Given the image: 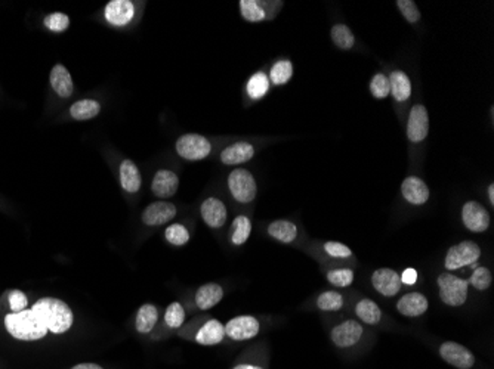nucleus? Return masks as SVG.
Returning <instances> with one entry per match:
<instances>
[{
	"label": "nucleus",
	"instance_id": "nucleus-6",
	"mask_svg": "<svg viewBox=\"0 0 494 369\" xmlns=\"http://www.w3.org/2000/svg\"><path fill=\"white\" fill-rule=\"evenodd\" d=\"M428 134H429L428 108H426L423 104H414L409 111V115H407V123H405L407 141H409L413 147H416V145H420L428 139Z\"/></svg>",
	"mask_w": 494,
	"mask_h": 369
},
{
	"label": "nucleus",
	"instance_id": "nucleus-12",
	"mask_svg": "<svg viewBox=\"0 0 494 369\" xmlns=\"http://www.w3.org/2000/svg\"><path fill=\"white\" fill-rule=\"evenodd\" d=\"M440 356L444 362L458 369H471L475 365V356L469 348L454 342H444L440 346Z\"/></svg>",
	"mask_w": 494,
	"mask_h": 369
},
{
	"label": "nucleus",
	"instance_id": "nucleus-8",
	"mask_svg": "<svg viewBox=\"0 0 494 369\" xmlns=\"http://www.w3.org/2000/svg\"><path fill=\"white\" fill-rule=\"evenodd\" d=\"M240 14L247 23H264L274 19L283 8V2L267 0H240Z\"/></svg>",
	"mask_w": 494,
	"mask_h": 369
},
{
	"label": "nucleus",
	"instance_id": "nucleus-36",
	"mask_svg": "<svg viewBox=\"0 0 494 369\" xmlns=\"http://www.w3.org/2000/svg\"><path fill=\"white\" fill-rule=\"evenodd\" d=\"M469 287L475 288L477 291H487L493 284V274L487 266H475L472 270L471 276L467 279Z\"/></svg>",
	"mask_w": 494,
	"mask_h": 369
},
{
	"label": "nucleus",
	"instance_id": "nucleus-15",
	"mask_svg": "<svg viewBox=\"0 0 494 369\" xmlns=\"http://www.w3.org/2000/svg\"><path fill=\"white\" fill-rule=\"evenodd\" d=\"M177 213L178 209L175 204L169 201H157L150 204V206L144 210L142 222L147 226H161L175 219Z\"/></svg>",
	"mask_w": 494,
	"mask_h": 369
},
{
	"label": "nucleus",
	"instance_id": "nucleus-26",
	"mask_svg": "<svg viewBox=\"0 0 494 369\" xmlns=\"http://www.w3.org/2000/svg\"><path fill=\"white\" fill-rule=\"evenodd\" d=\"M354 312H355L357 318L360 319L363 324L372 325V326L381 324V320L383 318L382 309L379 307V305H377L376 302H373L372 298L358 300L355 307H354Z\"/></svg>",
	"mask_w": 494,
	"mask_h": 369
},
{
	"label": "nucleus",
	"instance_id": "nucleus-9",
	"mask_svg": "<svg viewBox=\"0 0 494 369\" xmlns=\"http://www.w3.org/2000/svg\"><path fill=\"white\" fill-rule=\"evenodd\" d=\"M460 217L463 226L472 232V234H484V232L489 230L491 223L490 213L486 206L473 200L463 204Z\"/></svg>",
	"mask_w": 494,
	"mask_h": 369
},
{
	"label": "nucleus",
	"instance_id": "nucleus-46",
	"mask_svg": "<svg viewBox=\"0 0 494 369\" xmlns=\"http://www.w3.org/2000/svg\"><path fill=\"white\" fill-rule=\"evenodd\" d=\"M71 369H102V368L96 364H80V365H76Z\"/></svg>",
	"mask_w": 494,
	"mask_h": 369
},
{
	"label": "nucleus",
	"instance_id": "nucleus-31",
	"mask_svg": "<svg viewBox=\"0 0 494 369\" xmlns=\"http://www.w3.org/2000/svg\"><path fill=\"white\" fill-rule=\"evenodd\" d=\"M269 89H271V82L268 79V74H265L264 71L255 73L250 77L247 84H246V92L249 95V98L254 101L262 99L264 96L269 92Z\"/></svg>",
	"mask_w": 494,
	"mask_h": 369
},
{
	"label": "nucleus",
	"instance_id": "nucleus-23",
	"mask_svg": "<svg viewBox=\"0 0 494 369\" xmlns=\"http://www.w3.org/2000/svg\"><path fill=\"white\" fill-rule=\"evenodd\" d=\"M225 338V326L218 319H210L200 326L196 334V342L201 346H215Z\"/></svg>",
	"mask_w": 494,
	"mask_h": 369
},
{
	"label": "nucleus",
	"instance_id": "nucleus-40",
	"mask_svg": "<svg viewBox=\"0 0 494 369\" xmlns=\"http://www.w3.org/2000/svg\"><path fill=\"white\" fill-rule=\"evenodd\" d=\"M395 5H396V8H398V11L403 15V18L409 24L416 25L420 21V18H422L420 11H419L418 5H416L413 0H396Z\"/></svg>",
	"mask_w": 494,
	"mask_h": 369
},
{
	"label": "nucleus",
	"instance_id": "nucleus-27",
	"mask_svg": "<svg viewBox=\"0 0 494 369\" xmlns=\"http://www.w3.org/2000/svg\"><path fill=\"white\" fill-rule=\"evenodd\" d=\"M120 183L126 192L135 193L141 189L142 179L137 164L131 160H123L120 164Z\"/></svg>",
	"mask_w": 494,
	"mask_h": 369
},
{
	"label": "nucleus",
	"instance_id": "nucleus-17",
	"mask_svg": "<svg viewBox=\"0 0 494 369\" xmlns=\"http://www.w3.org/2000/svg\"><path fill=\"white\" fill-rule=\"evenodd\" d=\"M429 300L419 291H412V293L403 294L398 302H396V310L398 313L405 318H419L428 312Z\"/></svg>",
	"mask_w": 494,
	"mask_h": 369
},
{
	"label": "nucleus",
	"instance_id": "nucleus-41",
	"mask_svg": "<svg viewBox=\"0 0 494 369\" xmlns=\"http://www.w3.org/2000/svg\"><path fill=\"white\" fill-rule=\"evenodd\" d=\"M323 251L328 257L335 260H348L352 257V250L337 241H326L323 244Z\"/></svg>",
	"mask_w": 494,
	"mask_h": 369
},
{
	"label": "nucleus",
	"instance_id": "nucleus-24",
	"mask_svg": "<svg viewBox=\"0 0 494 369\" xmlns=\"http://www.w3.org/2000/svg\"><path fill=\"white\" fill-rule=\"evenodd\" d=\"M51 84L54 87L55 93L60 96V98H70L73 95V79L69 70L61 64H56L52 71H51Z\"/></svg>",
	"mask_w": 494,
	"mask_h": 369
},
{
	"label": "nucleus",
	"instance_id": "nucleus-25",
	"mask_svg": "<svg viewBox=\"0 0 494 369\" xmlns=\"http://www.w3.org/2000/svg\"><path fill=\"white\" fill-rule=\"evenodd\" d=\"M224 298V288L219 284L210 283L201 285L196 293V305L200 310H209L215 307Z\"/></svg>",
	"mask_w": 494,
	"mask_h": 369
},
{
	"label": "nucleus",
	"instance_id": "nucleus-1",
	"mask_svg": "<svg viewBox=\"0 0 494 369\" xmlns=\"http://www.w3.org/2000/svg\"><path fill=\"white\" fill-rule=\"evenodd\" d=\"M33 312L41 318L47 331L54 334H63L69 331L73 325V312L63 300L45 297L33 306Z\"/></svg>",
	"mask_w": 494,
	"mask_h": 369
},
{
	"label": "nucleus",
	"instance_id": "nucleus-39",
	"mask_svg": "<svg viewBox=\"0 0 494 369\" xmlns=\"http://www.w3.org/2000/svg\"><path fill=\"white\" fill-rule=\"evenodd\" d=\"M183 320H186V310H183L182 305L178 302L169 305L166 313H164V324L172 329H178L182 326Z\"/></svg>",
	"mask_w": 494,
	"mask_h": 369
},
{
	"label": "nucleus",
	"instance_id": "nucleus-5",
	"mask_svg": "<svg viewBox=\"0 0 494 369\" xmlns=\"http://www.w3.org/2000/svg\"><path fill=\"white\" fill-rule=\"evenodd\" d=\"M228 189L237 202L250 204L254 202L258 195V183L254 174L247 169H236L228 176Z\"/></svg>",
	"mask_w": 494,
	"mask_h": 369
},
{
	"label": "nucleus",
	"instance_id": "nucleus-35",
	"mask_svg": "<svg viewBox=\"0 0 494 369\" xmlns=\"http://www.w3.org/2000/svg\"><path fill=\"white\" fill-rule=\"evenodd\" d=\"M327 283L336 288H346L352 285L355 279V272L351 267H335L326 274Z\"/></svg>",
	"mask_w": 494,
	"mask_h": 369
},
{
	"label": "nucleus",
	"instance_id": "nucleus-42",
	"mask_svg": "<svg viewBox=\"0 0 494 369\" xmlns=\"http://www.w3.org/2000/svg\"><path fill=\"white\" fill-rule=\"evenodd\" d=\"M69 25H70V18L61 12H55V14H51L45 18V27L47 28V30L55 32V33L65 32L67 28H69Z\"/></svg>",
	"mask_w": 494,
	"mask_h": 369
},
{
	"label": "nucleus",
	"instance_id": "nucleus-38",
	"mask_svg": "<svg viewBox=\"0 0 494 369\" xmlns=\"http://www.w3.org/2000/svg\"><path fill=\"white\" fill-rule=\"evenodd\" d=\"M164 238H166L169 244L175 247H182L188 244L190 232L186 226L181 225V223H173V225L168 226L166 230H164Z\"/></svg>",
	"mask_w": 494,
	"mask_h": 369
},
{
	"label": "nucleus",
	"instance_id": "nucleus-32",
	"mask_svg": "<svg viewBox=\"0 0 494 369\" xmlns=\"http://www.w3.org/2000/svg\"><path fill=\"white\" fill-rule=\"evenodd\" d=\"M101 112V105L95 99H82L71 105L70 115L77 121L95 119Z\"/></svg>",
	"mask_w": 494,
	"mask_h": 369
},
{
	"label": "nucleus",
	"instance_id": "nucleus-2",
	"mask_svg": "<svg viewBox=\"0 0 494 369\" xmlns=\"http://www.w3.org/2000/svg\"><path fill=\"white\" fill-rule=\"evenodd\" d=\"M5 326L8 333L16 340L23 342H36L47 334V328L33 310L9 313L5 318Z\"/></svg>",
	"mask_w": 494,
	"mask_h": 369
},
{
	"label": "nucleus",
	"instance_id": "nucleus-4",
	"mask_svg": "<svg viewBox=\"0 0 494 369\" xmlns=\"http://www.w3.org/2000/svg\"><path fill=\"white\" fill-rule=\"evenodd\" d=\"M481 247L471 239L462 241L459 244L453 246L445 252L444 267L447 272H456L464 267L478 265L481 259Z\"/></svg>",
	"mask_w": 494,
	"mask_h": 369
},
{
	"label": "nucleus",
	"instance_id": "nucleus-47",
	"mask_svg": "<svg viewBox=\"0 0 494 369\" xmlns=\"http://www.w3.org/2000/svg\"><path fill=\"white\" fill-rule=\"evenodd\" d=\"M232 369H264V368H260V366H255V365H247V364H241V365H237V366H234V368H232Z\"/></svg>",
	"mask_w": 494,
	"mask_h": 369
},
{
	"label": "nucleus",
	"instance_id": "nucleus-14",
	"mask_svg": "<svg viewBox=\"0 0 494 369\" xmlns=\"http://www.w3.org/2000/svg\"><path fill=\"white\" fill-rule=\"evenodd\" d=\"M400 191L404 201L409 202L410 206H416V207L425 206L431 197V191L428 184H426V182L419 176H414V174H410V176H407L401 182Z\"/></svg>",
	"mask_w": 494,
	"mask_h": 369
},
{
	"label": "nucleus",
	"instance_id": "nucleus-45",
	"mask_svg": "<svg viewBox=\"0 0 494 369\" xmlns=\"http://www.w3.org/2000/svg\"><path fill=\"white\" fill-rule=\"evenodd\" d=\"M487 197H489L490 206H494V183H489V187H487Z\"/></svg>",
	"mask_w": 494,
	"mask_h": 369
},
{
	"label": "nucleus",
	"instance_id": "nucleus-19",
	"mask_svg": "<svg viewBox=\"0 0 494 369\" xmlns=\"http://www.w3.org/2000/svg\"><path fill=\"white\" fill-rule=\"evenodd\" d=\"M255 147L249 142H237L221 152L219 160L225 166H240L255 157Z\"/></svg>",
	"mask_w": 494,
	"mask_h": 369
},
{
	"label": "nucleus",
	"instance_id": "nucleus-21",
	"mask_svg": "<svg viewBox=\"0 0 494 369\" xmlns=\"http://www.w3.org/2000/svg\"><path fill=\"white\" fill-rule=\"evenodd\" d=\"M391 84V95L396 104L409 102L413 95V84L409 74L403 70H392L388 75Z\"/></svg>",
	"mask_w": 494,
	"mask_h": 369
},
{
	"label": "nucleus",
	"instance_id": "nucleus-11",
	"mask_svg": "<svg viewBox=\"0 0 494 369\" xmlns=\"http://www.w3.org/2000/svg\"><path fill=\"white\" fill-rule=\"evenodd\" d=\"M370 281L376 293H379L386 298L395 297L403 288L400 274L391 267L376 269L372 274Z\"/></svg>",
	"mask_w": 494,
	"mask_h": 369
},
{
	"label": "nucleus",
	"instance_id": "nucleus-10",
	"mask_svg": "<svg viewBox=\"0 0 494 369\" xmlns=\"http://www.w3.org/2000/svg\"><path fill=\"white\" fill-rule=\"evenodd\" d=\"M363 335H364V326L361 322H358L355 319L342 320L341 324L335 325L330 331L332 343L339 348L354 347L355 344L360 343Z\"/></svg>",
	"mask_w": 494,
	"mask_h": 369
},
{
	"label": "nucleus",
	"instance_id": "nucleus-37",
	"mask_svg": "<svg viewBox=\"0 0 494 369\" xmlns=\"http://www.w3.org/2000/svg\"><path fill=\"white\" fill-rule=\"evenodd\" d=\"M369 89H370V93L373 98L377 101H383L388 98V96L391 95V84H390L388 75H386L385 73H376L372 77Z\"/></svg>",
	"mask_w": 494,
	"mask_h": 369
},
{
	"label": "nucleus",
	"instance_id": "nucleus-18",
	"mask_svg": "<svg viewBox=\"0 0 494 369\" xmlns=\"http://www.w3.org/2000/svg\"><path fill=\"white\" fill-rule=\"evenodd\" d=\"M179 188V178L175 171L161 169L151 180V191L160 200H166L175 195Z\"/></svg>",
	"mask_w": 494,
	"mask_h": 369
},
{
	"label": "nucleus",
	"instance_id": "nucleus-28",
	"mask_svg": "<svg viewBox=\"0 0 494 369\" xmlns=\"http://www.w3.org/2000/svg\"><path fill=\"white\" fill-rule=\"evenodd\" d=\"M332 43L341 51H351L355 46V36L350 27L344 23H336L330 28Z\"/></svg>",
	"mask_w": 494,
	"mask_h": 369
},
{
	"label": "nucleus",
	"instance_id": "nucleus-43",
	"mask_svg": "<svg viewBox=\"0 0 494 369\" xmlns=\"http://www.w3.org/2000/svg\"><path fill=\"white\" fill-rule=\"evenodd\" d=\"M27 303H28V300H27L25 294L21 293V291L15 289V291H12V293H9V306H11L14 313L25 310Z\"/></svg>",
	"mask_w": 494,
	"mask_h": 369
},
{
	"label": "nucleus",
	"instance_id": "nucleus-7",
	"mask_svg": "<svg viewBox=\"0 0 494 369\" xmlns=\"http://www.w3.org/2000/svg\"><path fill=\"white\" fill-rule=\"evenodd\" d=\"M175 150L181 158L187 161H201L212 152V143L206 136L199 133H186L178 138Z\"/></svg>",
	"mask_w": 494,
	"mask_h": 369
},
{
	"label": "nucleus",
	"instance_id": "nucleus-44",
	"mask_svg": "<svg viewBox=\"0 0 494 369\" xmlns=\"http://www.w3.org/2000/svg\"><path fill=\"white\" fill-rule=\"evenodd\" d=\"M401 283L405 285H414L418 283V270L413 267H407L403 274L400 275Z\"/></svg>",
	"mask_w": 494,
	"mask_h": 369
},
{
	"label": "nucleus",
	"instance_id": "nucleus-20",
	"mask_svg": "<svg viewBox=\"0 0 494 369\" xmlns=\"http://www.w3.org/2000/svg\"><path fill=\"white\" fill-rule=\"evenodd\" d=\"M135 6L129 0H113L105 6V19L111 25L123 27L132 21Z\"/></svg>",
	"mask_w": 494,
	"mask_h": 369
},
{
	"label": "nucleus",
	"instance_id": "nucleus-16",
	"mask_svg": "<svg viewBox=\"0 0 494 369\" xmlns=\"http://www.w3.org/2000/svg\"><path fill=\"white\" fill-rule=\"evenodd\" d=\"M200 215L209 228L219 229L227 223L228 210L224 201L216 197H209L201 202Z\"/></svg>",
	"mask_w": 494,
	"mask_h": 369
},
{
	"label": "nucleus",
	"instance_id": "nucleus-34",
	"mask_svg": "<svg viewBox=\"0 0 494 369\" xmlns=\"http://www.w3.org/2000/svg\"><path fill=\"white\" fill-rule=\"evenodd\" d=\"M251 234V222L247 216H237L231 225V242L234 246H243Z\"/></svg>",
	"mask_w": 494,
	"mask_h": 369
},
{
	"label": "nucleus",
	"instance_id": "nucleus-3",
	"mask_svg": "<svg viewBox=\"0 0 494 369\" xmlns=\"http://www.w3.org/2000/svg\"><path fill=\"white\" fill-rule=\"evenodd\" d=\"M437 287L440 300L449 307H462L467 303L469 296L468 281L453 274V272H442L437 276Z\"/></svg>",
	"mask_w": 494,
	"mask_h": 369
},
{
	"label": "nucleus",
	"instance_id": "nucleus-33",
	"mask_svg": "<svg viewBox=\"0 0 494 369\" xmlns=\"http://www.w3.org/2000/svg\"><path fill=\"white\" fill-rule=\"evenodd\" d=\"M315 305L322 312H337L344 307L345 297L336 289H328L317 297Z\"/></svg>",
	"mask_w": 494,
	"mask_h": 369
},
{
	"label": "nucleus",
	"instance_id": "nucleus-13",
	"mask_svg": "<svg viewBox=\"0 0 494 369\" xmlns=\"http://www.w3.org/2000/svg\"><path fill=\"white\" fill-rule=\"evenodd\" d=\"M260 322L250 315L237 316L228 320L225 325V335L236 342H245V340L255 338L259 334Z\"/></svg>",
	"mask_w": 494,
	"mask_h": 369
},
{
	"label": "nucleus",
	"instance_id": "nucleus-22",
	"mask_svg": "<svg viewBox=\"0 0 494 369\" xmlns=\"http://www.w3.org/2000/svg\"><path fill=\"white\" fill-rule=\"evenodd\" d=\"M268 235L282 244H292L297 239L299 228L292 220L278 219L268 225Z\"/></svg>",
	"mask_w": 494,
	"mask_h": 369
},
{
	"label": "nucleus",
	"instance_id": "nucleus-30",
	"mask_svg": "<svg viewBox=\"0 0 494 369\" xmlns=\"http://www.w3.org/2000/svg\"><path fill=\"white\" fill-rule=\"evenodd\" d=\"M159 320V310L154 305H144L139 307L137 315V331L141 334L151 333Z\"/></svg>",
	"mask_w": 494,
	"mask_h": 369
},
{
	"label": "nucleus",
	"instance_id": "nucleus-29",
	"mask_svg": "<svg viewBox=\"0 0 494 369\" xmlns=\"http://www.w3.org/2000/svg\"><path fill=\"white\" fill-rule=\"evenodd\" d=\"M293 73H295V68H293L292 61L280 60V61H276L273 64V67H271L268 79L271 83H273V86L280 87V86L287 84L290 80H292Z\"/></svg>",
	"mask_w": 494,
	"mask_h": 369
}]
</instances>
